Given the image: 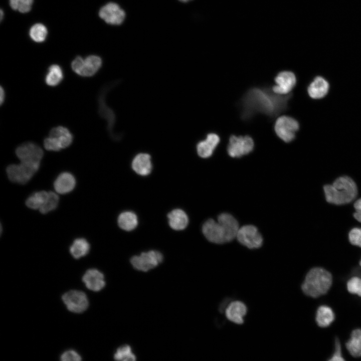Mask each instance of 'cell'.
Listing matches in <instances>:
<instances>
[{
  "instance_id": "603a6c76",
  "label": "cell",
  "mask_w": 361,
  "mask_h": 361,
  "mask_svg": "<svg viewBox=\"0 0 361 361\" xmlns=\"http://www.w3.org/2000/svg\"><path fill=\"white\" fill-rule=\"evenodd\" d=\"M335 318L332 309L328 306L323 305L317 309L315 321L320 327H326L331 324Z\"/></svg>"
},
{
  "instance_id": "e0dca14e",
  "label": "cell",
  "mask_w": 361,
  "mask_h": 361,
  "mask_svg": "<svg viewBox=\"0 0 361 361\" xmlns=\"http://www.w3.org/2000/svg\"><path fill=\"white\" fill-rule=\"evenodd\" d=\"M329 89V85L327 81L322 77L317 76L310 83L307 92L311 98L319 99L326 95Z\"/></svg>"
},
{
  "instance_id": "1f68e13d",
  "label": "cell",
  "mask_w": 361,
  "mask_h": 361,
  "mask_svg": "<svg viewBox=\"0 0 361 361\" xmlns=\"http://www.w3.org/2000/svg\"><path fill=\"white\" fill-rule=\"evenodd\" d=\"M59 201V199L57 194L52 192H49L45 204L39 211L42 214H46L53 211L57 207Z\"/></svg>"
},
{
  "instance_id": "b9f144b4",
  "label": "cell",
  "mask_w": 361,
  "mask_h": 361,
  "mask_svg": "<svg viewBox=\"0 0 361 361\" xmlns=\"http://www.w3.org/2000/svg\"><path fill=\"white\" fill-rule=\"evenodd\" d=\"M359 265L361 266V259H360V260L359 261Z\"/></svg>"
},
{
  "instance_id": "f546056e",
  "label": "cell",
  "mask_w": 361,
  "mask_h": 361,
  "mask_svg": "<svg viewBox=\"0 0 361 361\" xmlns=\"http://www.w3.org/2000/svg\"><path fill=\"white\" fill-rule=\"evenodd\" d=\"M114 358L116 360L134 361L136 360V356L129 345H123L117 349L114 354Z\"/></svg>"
},
{
  "instance_id": "8fae6325",
  "label": "cell",
  "mask_w": 361,
  "mask_h": 361,
  "mask_svg": "<svg viewBox=\"0 0 361 361\" xmlns=\"http://www.w3.org/2000/svg\"><path fill=\"white\" fill-rule=\"evenodd\" d=\"M62 300L67 309L74 313H82L88 307V298L82 291L72 290L64 293L62 297Z\"/></svg>"
},
{
  "instance_id": "74e56055",
  "label": "cell",
  "mask_w": 361,
  "mask_h": 361,
  "mask_svg": "<svg viewBox=\"0 0 361 361\" xmlns=\"http://www.w3.org/2000/svg\"><path fill=\"white\" fill-rule=\"evenodd\" d=\"M344 358L343 357L341 348L340 342L338 339H336L335 341V347L333 353L331 356L329 360L336 361V360H344Z\"/></svg>"
},
{
  "instance_id": "ffe728a7",
  "label": "cell",
  "mask_w": 361,
  "mask_h": 361,
  "mask_svg": "<svg viewBox=\"0 0 361 361\" xmlns=\"http://www.w3.org/2000/svg\"><path fill=\"white\" fill-rule=\"evenodd\" d=\"M132 167L137 173L141 175H148L152 169L150 156L143 153L137 154L132 161Z\"/></svg>"
},
{
  "instance_id": "2e32d148",
  "label": "cell",
  "mask_w": 361,
  "mask_h": 361,
  "mask_svg": "<svg viewBox=\"0 0 361 361\" xmlns=\"http://www.w3.org/2000/svg\"><path fill=\"white\" fill-rule=\"evenodd\" d=\"M82 281L89 290L97 292L105 285L103 274L96 269H90L86 271L82 277Z\"/></svg>"
},
{
  "instance_id": "7c38bea8",
  "label": "cell",
  "mask_w": 361,
  "mask_h": 361,
  "mask_svg": "<svg viewBox=\"0 0 361 361\" xmlns=\"http://www.w3.org/2000/svg\"><path fill=\"white\" fill-rule=\"evenodd\" d=\"M236 238L241 244L249 249L258 248L263 242V238L257 228L252 225L239 228Z\"/></svg>"
},
{
  "instance_id": "277c9868",
  "label": "cell",
  "mask_w": 361,
  "mask_h": 361,
  "mask_svg": "<svg viewBox=\"0 0 361 361\" xmlns=\"http://www.w3.org/2000/svg\"><path fill=\"white\" fill-rule=\"evenodd\" d=\"M332 281V275L329 271L321 267H314L306 274L301 289L306 295L317 298L327 293Z\"/></svg>"
},
{
  "instance_id": "ac0fdd59",
  "label": "cell",
  "mask_w": 361,
  "mask_h": 361,
  "mask_svg": "<svg viewBox=\"0 0 361 361\" xmlns=\"http://www.w3.org/2000/svg\"><path fill=\"white\" fill-rule=\"evenodd\" d=\"M220 141L219 136L216 133H211L206 138L200 141L197 146L198 155L203 158L211 156Z\"/></svg>"
},
{
  "instance_id": "ba28073f",
  "label": "cell",
  "mask_w": 361,
  "mask_h": 361,
  "mask_svg": "<svg viewBox=\"0 0 361 361\" xmlns=\"http://www.w3.org/2000/svg\"><path fill=\"white\" fill-rule=\"evenodd\" d=\"M162 254L155 250L142 253L140 255L134 256L130 262L135 269L146 272L157 266L163 261Z\"/></svg>"
},
{
  "instance_id": "484cf974",
  "label": "cell",
  "mask_w": 361,
  "mask_h": 361,
  "mask_svg": "<svg viewBox=\"0 0 361 361\" xmlns=\"http://www.w3.org/2000/svg\"><path fill=\"white\" fill-rule=\"evenodd\" d=\"M90 250V245L84 238L75 239L70 247V252L75 259H79L86 256Z\"/></svg>"
},
{
  "instance_id": "4316f807",
  "label": "cell",
  "mask_w": 361,
  "mask_h": 361,
  "mask_svg": "<svg viewBox=\"0 0 361 361\" xmlns=\"http://www.w3.org/2000/svg\"><path fill=\"white\" fill-rule=\"evenodd\" d=\"M136 215L131 212H124L120 214L118 218V224L123 230L130 231L136 228L137 225Z\"/></svg>"
},
{
  "instance_id": "52a82bcc",
  "label": "cell",
  "mask_w": 361,
  "mask_h": 361,
  "mask_svg": "<svg viewBox=\"0 0 361 361\" xmlns=\"http://www.w3.org/2000/svg\"><path fill=\"white\" fill-rule=\"evenodd\" d=\"M297 121L287 116H282L277 118L274 130L277 135L285 142L292 141L295 137V133L299 129Z\"/></svg>"
},
{
  "instance_id": "d590c367",
  "label": "cell",
  "mask_w": 361,
  "mask_h": 361,
  "mask_svg": "<svg viewBox=\"0 0 361 361\" xmlns=\"http://www.w3.org/2000/svg\"><path fill=\"white\" fill-rule=\"evenodd\" d=\"M350 243L354 246L361 248V228H354L348 233Z\"/></svg>"
},
{
  "instance_id": "f1b7e54d",
  "label": "cell",
  "mask_w": 361,
  "mask_h": 361,
  "mask_svg": "<svg viewBox=\"0 0 361 361\" xmlns=\"http://www.w3.org/2000/svg\"><path fill=\"white\" fill-rule=\"evenodd\" d=\"M104 96L105 93L104 92H102L100 94L99 98V112L102 117L107 120L109 124L108 128L111 131L113 125L114 116L111 110L107 107L105 103Z\"/></svg>"
},
{
  "instance_id": "7a4b0ae2",
  "label": "cell",
  "mask_w": 361,
  "mask_h": 361,
  "mask_svg": "<svg viewBox=\"0 0 361 361\" xmlns=\"http://www.w3.org/2000/svg\"><path fill=\"white\" fill-rule=\"evenodd\" d=\"M239 229L237 221L231 215L223 213L218 220L209 219L203 225L202 231L207 239L214 243L223 244L236 237Z\"/></svg>"
},
{
  "instance_id": "60d3db41",
  "label": "cell",
  "mask_w": 361,
  "mask_h": 361,
  "mask_svg": "<svg viewBox=\"0 0 361 361\" xmlns=\"http://www.w3.org/2000/svg\"><path fill=\"white\" fill-rule=\"evenodd\" d=\"M179 1H182V2H187V1H190V0H179Z\"/></svg>"
},
{
  "instance_id": "ab89813d",
  "label": "cell",
  "mask_w": 361,
  "mask_h": 361,
  "mask_svg": "<svg viewBox=\"0 0 361 361\" xmlns=\"http://www.w3.org/2000/svg\"><path fill=\"white\" fill-rule=\"evenodd\" d=\"M0 103L2 105L5 99V91L3 87L2 86L0 88Z\"/></svg>"
},
{
  "instance_id": "e575fe53",
  "label": "cell",
  "mask_w": 361,
  "mask_h": 361,
  "mask_svg": "<svg viewBox=\"0 0 361 361\" xmlns=\"http://www.w3.org/2000/svg\"><path fill=\"white\" fill-rule=\"evenodd\" d=\"M44 146L46 149L49 151H57L62 149L59 141L55 137L50 136L44 140Z\"/></svg>"
},
{
  "instance_id": "3957f363",
  "label": "cell",
  "mask_w": 361,
  "mask_h": 361,
  "mask_svg": "<svg viewBox=\"0 0 361 361\" xmlns=\"http://www.w3.org/2000/svg\"><path fill=\"white\" fill-rule=\"evenodd\" d=\"M323 191L326 201L337 205L350 203L355 199L357 194L355 183L347 176H340L332 184L325 185Z\"/></svg>"
},
{
  "instance_id": "9c48e42d",
  "label": "cell",
  "mask_w": 361,
  "mask_h": 361,
  "mask_svg": "<svg viewBox=\"0 0 361 361\" xmlns=\"http://www.w3.org/2000/svg\"><path fill=\"white\" fill-rule=\"evenodd\" d=\"M253 139L249 136L231 135L227 146L228 154L232 157H240L252 151Z\"/></svg>"
},
{
  "instance_id": "d6a6232c",
  "label": "cell",
  "mask_w": 361,
  "mask_h": 361,
  "mask_svg": "<svg viewBox=\"0 0 361 361\" xmlns=\"http://www.w3.org/2000/svg\"><path fill=\"white\" fill-rule=\"evenodd\" d=\"M33 0H10L11 7L21 13L29 12L31 9Z\"/></svg>"
},
{
  "instance_id": "4dcf8cb0",
  "label": "cell",
  "mask_w": 361,
  "mask_h": 361,
  "mask_svg": "<svg viewBox=\"0 0 361 361\" xmlns=\"http://www.w3.org/2000/svg\"><path fill=\"white\" fill-rule=\"evenodd\" d=\"M47 29L42 24H36L30 29L29 35L31 39L36 42H42L47 36Z\"/></svg>"
},
{
  "instance_id": "7402d4cb",
  "label": "cell",
  "mask_w": 361,
  "mask_h": 361,
  "mask_svg": "<svg viewBox=\"0 0 361 361\" xmlns=\"http://www.w3.org/2000/svg\"><path fill=\"white\" fill-rule=\"evenodd\" d=\"M345 347L352 356L361 357V329L352 330L349 339L345 343Z\"/></svg>"
},
{
  "instance_id": "cb8c5ba5",
  "label": "cell",
  "mask_w": 361,
  "mask_h": 361,
  "mask_svg": "<svg viewBox=\"0 0 361 361\" xmlns=\"http://www.w3.org/2000/svg\"><path fill=\"white\" fill-rule=\"evenodd\" d=\"M49 136L55 137L60 142L62 148L69 146L73 141V135L68 128L59 126L51 129Z\"/></svg>"
},
{
  "instance_id": "9a60e30c",
  "label": "cell",
  "mask_w": 361,
  "mask_h": 361,
  "mask_svg": "<svg viewBox=\"0 0 361 361\" xmlns=\"http://www.w3.org/2000/svg\"><path fill=\"white\" fill-rule=\"evenodd\" d=\"M247 313L246 305L244 303L239 300L230 303L225 311L226 318L231 322L237 324H242L244 323V318Z\"/></svg>"
},
{
  "instance_id": "d4e9b609",
  "label": "cell",
  "mask_w": 361,
  "mask_h": 361,
  "mask_svg": "<svg viewBox=\"0 0 361 361\" xmlns=\"http://www.w3.org/2000/svg\"><path fill=\"white\" fill-rule=\"evenodd\" d=\"M64 78V73L62 68L58 65H51L45 77L47 85L54 87L59 85Z\"/></svg>"
},
{
  "instance_id": "5b68a950",
  "label": "cell",
  "mask_w": 361,
  "mask_h": 361,
  "mask_svg": "<svg viewBox=\"0 0 361 361\" xmlns=\"http://www.w3.org/2000/svg\"><path fill=\"white\" fill-rule=\"evenodd\" d=\"M40 164L21 162L20 163L9 165L6 169L9 178L19 184L27 183L39 168Z\"/></svg>"
},
{
  "instance_id": "30bf717a",
  "label": "cell",
  "mask_w": 361,
  "mask_h": 361,
  "mask_svg": "<svg viewBox=\"0 0 361 361\" xmlns=\"http://www.w3.org/2000/svg\"><path fill=\"white\" fill-rule=\"evenodd\" d=\"M16 154L21 162L40 164L44 152L39 145L33 142H26L19 145Z\"/></svg>"
},
{
  "instance_id": "6da1fadb",
  "label": "cell",
  "mask_w": 361,
  "mask_h": 361,
  "mask_svg": "<svg viewBox=\"0 0 361 361\" xmlns=\"http://www.w3.org/2000/svg\"><path fill=\"white\" fill-rule=\"evenodd\" d=\"M291 97V94H277L269 86L251 88L245 93L240 102L241 119L249 120L257 113L274 118L287 109Z\"/></svg>"
},
{
  "instance_id": "5bb4252c",
  "label": "cell",
  "mask_w": 361,
  "mask_h": 361,
  "mask_svg": "<svg viewBox=\"0 0 361 361\" xmlns=\"http://www.w3.org/2000/svg\"><path fill=\"white\" fill-rule=\"evenodd\" d=\"M99 15L106 23L111 25H119L125 18L124 12L117 4L113 3L101 8Z\"/></svg>"
},
{
  "instance_id": "44dd1931",
  "label": "cell",
  "mask_w": 361,
  "mask_h": 361,
  "mask_svg": "<svg viewBox=\"0 0 361 361\" xmlns=\"http://www.w3.org/2000/svg\"><path fill=\"white\" fill-rule=\"evenodd\" d=\"M169 224L175 230H182L186 228L189 219L186 213L180 209H175L168 214Z\"/></svg>"
},
{
  "instance_id": "f35d334b",
  "label": "cell",
  "mask_w": 361,
  "mask_h": 361,
  "mask_svg": "<svg viewBox=\"0 0 361 361\" xmlns=\"http://www.w3.org/2000/svg\"><path fill=\"white\" fill-rule=\"evenodd\" d=\"M353 207L355 209L353 217L358 222L361 223V198L356 201Z\"/></svg>"
},
{
  "instance_id": "8992f818",
  "label": "cell",
  "mask_w": 361,
  "mask_h": 361,
  "mask_svg": "<svg viewBox=\"0 0 361 361\" xmlns=\"http://www.w3.org/2000/svg\"><path fill=\"white\" fill-rule=\"evenodd\" d=\"M102 64L101 58L95 55H91L85 59L77 57L71 63L72 70L79 76L91 77L100 68Z\"/></svg>"
},
{
  "instance_id": "83f0119b",
  "label": "cell",
  "mask_w": 361,
  "mask_h": 361,
  "mask_svg": "<svg viewBox=\"0 0 361 361\" xmlns=\"http://www.w3.org/2000/svg\"><path fill=\"white\" fill-rule=\"evenodd\" d=\"M49 195V192L39 191L33 194L26 200V204L29 208L40 210L45 204Z\"/></svg>"
},
{
  "instance_id": "4fadbf2b",
  "label": "cell",
  "mask_w": 361,
  "mask_h": 361,
  "mask_svg": "<svg viewBox=\"0 0 361 361\" xmlns=\"http://www.w3.org/2000/svg\"><path fill=\"white\" fill-rule=\"evenodd\" d=\"M276 85L273 86V91L280 95L289 94L296 83L294 74L290 71H282L277 74L274 79Z\"/></svg>"
},
{
  "instance_id": "8d00e7d4",
  "label": "cell",
  "mask_w": 361,
  "mask_h": 361,
  "mask_svg": "<svg viewBox=\"0 0 361 361\" xmlns=\"http://www.w3.org/2000/svg\"><path fill=\"white\" fill-rule=\"evenodd\" d=\"M60 359L62 361H79L81 360V356L75 350L70 349L64 352Z\"/></svg>"
},
{
  "instance_id": "836d02e7",
  "label": "cell",
  "mask_w": 361,
  "mask_h": 361,
  "mask_svg": "<svg viewBox=\"0 0 361 361\" xmlns=\"http://www.w3.org/2000/svg\"><path fill=\"white\" fill-rule=\"evenodd\" d=\"M346 288L351 294L361 297V278L357 276L350 278L347 282Z\"/></svg>"
},
{
  "instance_id": "d6986e66",
  "label": "cell",
  "mask_w": 361,
  "mask_h": 361,
  "mask_svg": "<svg viewBox=\"0 0 361 361\" xmlns=\"http://www.w3.org/2000/svg\"><path fill=\"white\" fill-rule=\"evenodd\" d=\"M76 185L74 176L68 172L60 174L54 183L55 191L59 194H65L71 192Z\"/></svg>"
}]
</instances>
